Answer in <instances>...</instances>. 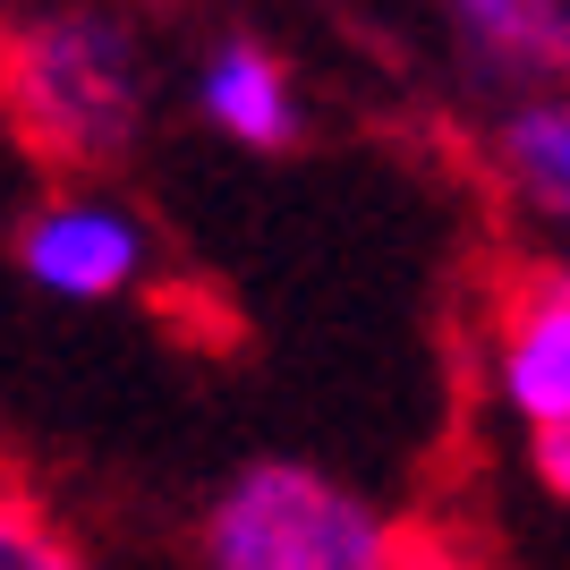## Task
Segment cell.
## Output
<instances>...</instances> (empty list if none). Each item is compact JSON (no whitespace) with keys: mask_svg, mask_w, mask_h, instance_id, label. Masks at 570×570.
<instances>
[{"mask_svg":"<svg viewBox=\"0 0 570 570\" xmlns=\"http://www.w3.org/2000/svg\"><path fill=\"white\" fill-rule=\"evenodd\" d=\"M145 35L102 0H51L0 26V119L51 170H111L145 137Z\"/></svg>","mask_w":570,"mask_h":570,"instance_id":"1","label":"cell"},{"mask_svg":"<svg viewBox=\"0 0 570 570\" xmlns=\"http://www.w3.org/2000/svg\"><path fill=\"white\" fill-rule=\"evenodd\" d=\"M205 570H409L401 528L315 460H247L196 528Z\"/></svg>","mask_w":570,"mask_h":570,"instance_id":"2","label":"cell"},{"mask_svg":"<svg viewBox=\"0 0 570 570\" xmlns=\"http://www.w3.org/2000/svg\"><path fill=\"white\" fill-rule=\"evenodd\" d=\"M18 273L60 307H111L128 298L145 273V222L95 188H60L43 196L18 230Z\"/></svg>","mask_w":570,"mask_h":570,"instance_id":"3","label":"cell"},{"mask_svg":"<svg viewBox=\"0 0 570 570\" xmlns=\"http://www.w3.org/2000/svg\"><path fill=\"white\" fill-rule=\"evenodd\" d=\"M494 392L528 434L570 417V273H520L502 289Z\"/></svg>","mask_w":570,"mask_h":570,"instance_id":"4","label":"cell"},{"mask_svg":"<svg viewBox=\"0 0 570 570\" xmlns=\"http://www.w3.org/2000/svg\"><path fill=\"white\" fill-rule=\"evenodd\" d=\"M196 119L230 137L238 154H289L307 137V102H298V77L264 35H214L205 60H196Z\"/></svg>","mask_w":570,"mask_h":570,"instance_id":"5","label":"cell"},{"mask_svg":"<svg viewBox=\"0 0 570 570\" xmlns=\"http://www.w3.org/2000/svg\"><path fill=\"white\" fill-rule=\"evenodd\" d=\"M452 35L485 77L511 86H570V0H443Z\"/></svg>","mask_w":570,"mask_h":570,"instance_id":"6","label":"cell"},{"mask_svg":"<svg viewBox=\"0 0 570 570\" xmlns=\"http://www.w3.org/2000/svg\"><path fill=\"white\" fill-rule=\"evenodd\" d=\"M494 170L511 179L528 214L570 222V95L546 86V95H520L494 119Z\"/></svg>","mask_w":570,"mask_h":570,"instance_id":"7","label":"cell"},{"mask_svg":"<svg viewBox=\"0 0 570 570\" xmlns=\"http://www.w3.org/2000/svg\"><path fill=\"white\" fill-rule=\"evenodd\" d=\"M0 570H95L69 520L18 476H0Z\"/></svg>","mask_w":570,"mask_h":570,"instance_id":"8","label":"cell"},{"mask_svg":"<svg viewBox=\"0 0 570 570\" xmlns=\"http://www.w3.org/2000/svg\"><path fill=\"white\" fill-rule=\"evenodd\" d=\"M528 469H537V485H546L553 502H570V417L528 434Z\"/></svg>","mask_w":570,"mask_h":570,"instance_id":"9","label":"cell"}]
</instances>
